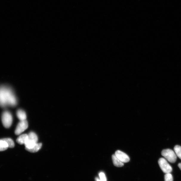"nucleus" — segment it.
I'll list each match as a JSON object with an SVG mask.
<instances>
[{
	"label": "nucleus",
	"instance_id": "obj_1",
	"mask_svg": "<svg viewBox=\"0 0 181 181\" xmlns=\"http://www.w3.org/2000/svg\"><path fill=\"white\" fill-rule=\"evenodd\" d=\"M17 100L15 94L10 89L7 87H0V106H15Z\"/></svg>",
	"mask_w": 181,
	"mask_h": 181
},
{
	"label": "nucleus",
	"instance_id": "obj_2",
	"mask_svg": "<svg viewBox=\"0 0 181 181\" xmlns=\"http://www.w3.org/2000/svg\"><path fill=\"white\" fill-rule=\"evenodd\" d=\"M2 122L4 126L6 128H9L12 125L13 117L11 113L8 111H5L2 113Z\"/></svg>",
	"mask_w": 181,
	"mask_h": 181
},
{
	"label": "nucleus",
	"instance_id": "obj_3",
	"mask_svg": "<svg viewBox=\"0 0 181 181\" xmlns=\"http://www.w3.org/2000/svg\"><path fill=\"white\" fill-rule=\"evenodd\" d=\"M161 155L171 163L176 161L177 156L173 150L170 149H164L162 151Z\"/></svg>",
	"mask_w": 181,
	"mask_h": 181
},
{
	"label": "nucleus",
	"instance_id": "obj_4",
	"mask_svg": "<svg viewBox=\"0 0 181 181\" xmlns=\"http://www.w3.org/2000/svg\"><path fill=\"white\" fill-rule=\"evenodd\" d=\"M158 164L161 169L164 173H171L172 171V167L165 159L161 158L158 160Z\"/></svg>",
	"mask_w": 181,
	"mask_h": 181
},
{
	"label": "nucleus",
	"instance_id": "obj_5",
	"mask_svg": "<svg viewBox=\"0 0 181 181\" xmlns=\"http://www.w3.org/2000/svg\"><path fill=\"white\" fill-rule=\"evenodd\" d=\"M28 123L26 120L20 121L18 123L16 127L15 131V134L17 135H18L22 133L28 128Z\"/></svg>",
	"mask_w": 181,
	"mask_h": 181
},
{
	"label": "nucleus",
	"instance_id": "obj_6",
	"mask_svg": "<svg viewBox=\"0 0 181 181\" xmlns=\"http://www.w3.org/2000/svg\"><path fill=\"white\" fill-rule=\"evenodd\" d=\"M115 155L120 160L124 163H127L130 160V158L129 156L125 153L120 150L116 151Z\"/></svg>",
	"mask_w": 181,
	"mask_h": 181
},
{
	"label": "nucleus",
	"instance_id": "obj_7",
	"mask_svg": "<svg viewBox=\"0 0 181 181\" xmlns=\"http://www.w3.org/2000/svg\"><path fill=\"white\" fill-rule=\"evenodd\" d=\"M112 160L113 164L116 167H121L124 165V163L117 157L115 154L112 156Z\"/></svg>",
	"mask_w": 181,
	"mask_h": 181
},
{
	"label": "nucleus",
	"instance_id": "obj_8",
	"mask_svg": "<svg viewBox=\"0 0 181 181\" xmlns=\"http://www.w3.org/2000/svg\"><path fill=\"white\" fill-rule=\"evenodd\" d=\"M28 134H21L18 138L16 141L19 144H25L28 139Z\"/></svg>",
	"mask_w": 181,
	"mask_h": 181
},
{
	"label": "nucleus",
	"instance_id": "obj_9",
	"mask_svg": "<svg viewBox=\"0 0 181 181\" xmlns=\"http://www.w3.org/2000/svg\"><path fill=\"white\" fill-rule=\"evenodd\" d=\"M17 115L18 119L20 121L26 120L27 118L25 112L21 109H18L17 112Z\"/></svg>",
	"mask_w": 181,
	"mask_h": 181
},
{
	"label": "nucleus",
	"instance_id": "obj_10",
	"mask_svg": "<svg viewBox=\"0 0 181 181\" xmlns=\"http://www.w3.org/2000/svg\"><path fill=\"white\" fill-rule=\"evenodd\" d=\"M42 146L41 143H36L34 146L30 149H26L29 152L35 153L38 152L41 148Z\"/></svg>",
	"mask_w": 181,
	"mask_h": 181
},
{
	"label": "nucleus",
	"instance_id": "obj_11",
	"mask_svg": "<svg viewBox=\"0 0 181 181\" xmlns=\"http://www.w3.org/2000/svg\"><path fill=\"white\" fill-rule=\"evenodd\" d=\"M9 148L7 143L1 139L0 140V151L6 150Z\"/></svg>",
	"mask_w": 181,
	"mask_h": 181
},
{
	"label": "nucleus",
	"instance_id": "obj_12",
	"mask_svg": "<svg viewBox=\"0 0 181 181\" xmlns=\"http://www.w3.org/2000/svg\"><path fill=\"white\" fill-rule=\"evenodd\" d=\"M28 139L36 143L37 142L38 140L37 135L33 132H31L28 134Z\"/></svg>",
	"mask_w": 181,
	"mask_h": 181
},
{
	"label": "nucleus",
	"instance_id": "obj_13",
	"mask_svg": "<svg viewBox=\"0 0 181 181\" xmlns=\"http://www.w3.org/2000/svg\"><path fill=\"white\" fill-rule=\"evenodd\" d=\"M1 140H4L7 143L8 146H9V148H13L15 147L14 142L11 139L7 138H4Z\"/></svg>",
	"mask_w": 181,
	"mask_h": 181
},
{
	"label": "nucleus",
	"instance_id": "obj_14",
	"mask_svg": "<svg viewBox=\"0 0 181 181\" xmlns=\"http://www.w3.org/2000/svg\"><path fill=\"white\" fill-rule=\"evenodd\" d=\"M174 149L177 156L181 159V147L179 145L175 146Z\"/></svg>",
	"mask_w": 181,
	"mask_h": 181
},
{
	"label": "nucleus",
	"instance_id": "obj_15",
	"mask_svg": "<svg viewBox=\"0 0 181 181\" xmlns=\"http://www.w3.org/2000/svg\"><path fill=\"white\" fill-rule=\"evenodd\" d=\"M165 181H173V178L171 173L166 174L164 176Z\"/></svg>",
	"mask_w": 181,
	"mask_h": 181
},
{
	"label": "nucleus",
	"instance_id": "obj_16",
	"mask_svg": "<svg viewBox=\"0 0 181 181\" xmlns=\"http://www.w3.org/2000/svg\"><path fill=\"white\" fill-rule=\"evenodd\" d=\"M99 176L100 179L102 181H107L106 177L104 173L103 172H100L99 174Z\"/></svg>",
	"mask_w": 181,
	"mask_h": 181
},
{
	"label": "nucleus",
	"instance_id": "obj_17",
	"mask_svg": "<svg viewBox=\"0 0 181 181\" xmlns=\"http://www.w3.org/2000/svg\"><path fill=\"white\" fill-rule=\"evenodd\" d=\"M178 166H179V168L181 170V163H180L178 164Z\"/></svg>",
	"mask_w": 181,
	"mask_h": 181
},
{
	"label": "nucleus",
	"instance_id": "obj_18",
	"mask_svg": "<svg viewBox=\"0 0 181 181\" xmlns=\"http://www.w3.org/2000/svg\"><path fill=\"white\" fill-rule=\"evenodd\" d=\"M96 181H102L100 180L98 178H96Z\"/></svg>",
	"mask_w": 181,
	"mask_h": 181
}]
</instances>
